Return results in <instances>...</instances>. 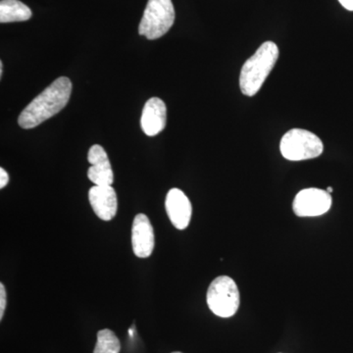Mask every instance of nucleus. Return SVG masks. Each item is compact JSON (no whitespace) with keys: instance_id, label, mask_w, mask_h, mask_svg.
I'll list each match as a JSON object with an SVG mask.
<instances>
[{"instance_id":"nucleus-1","label":"nucleus","mask_w":353,"mask_h":353,"mask_svg":"<svg viewBox=\"0 0 353 353\" xmlns=\"http://www.w3.org/2000/svg\"><path fill=\"white\" fill-rule=\"evenodd\" d=\"M72 83L66 77H60L39 94L20 114V127L32 129L59 113L68 103Z\"/></svg>"},{"instance_id":"nucleus-2","label":"nucleus","mask_w":353,"mask_h":353,"mask_svg":"<svg viewBox=\"0 0 353 353\" xmlns=\"http://www.w3.org/2000/svg\"><path fill=\"white\" fill-rule=\"evenodd\" d=\"M278 58L277 44L273 41L262 43L256 52L250 59L246 60L241 68L240 76L241 92L248 97L256 94L275 66Z\"/></svg>"},{"instance_id":"nucleus-3","label":"nucleus","mask_w":353,"mask_h":353,"mask_svg":"<svg viewBox=\"0 0 353 353\" xmlns=\"http://www.w3.org/2000/svg\"><path fill=\"white\" fill-rule=\"evenodd\" d=\"M175 22L172 0H148L139 26V34L148 39L163 37Z\"/></svg>"},{"instance_id":"nucleus-4","label":"nucleus","mask_w":353,"mask_h":353,"mask_svg":"<svg viewBox=\"0 0 353 353\" xmlns=\"http://www.w3.org/2000/svg\"><path fill=\"white\" fill-rule=\"evenodd\" d=\"M240 299L238 285L228 276L216 278L209 285L206 294L209 309L222 318L236 314L240 306Z\"/></svg>"},{"instance_id":"nucleus-5","label":"nucleus","mask_w":353,"mask_h":353,"mask_svg":"<svg viewBox=\"0 0 353 353\" xmlns=\"http://www.w3.org/2000/svg\"><path fill=\"white\" fill-rule=\"evenodd\" d=\"M280 150L285 159L301 161L320 157L324 146L321 139L313 132L303 129H292L283 137Z\"/></svg>"},{"instance_id":"nucleus-6","label":"nucleus","mask_w":353,"mask_h":353,"mask_svg":"<svg viewBox=\"0 0 353 353\" xmlns=\"http://www.w3.org/2000/svg\"><path fill=\"white\" fill-rule=\"evenodd\" d=\"M331 206V194L316 188L301 190L292 203L294 214L299 217H316L325 214Z\"/></svg>"},{"instance_id":"nucleus-7","label":"nucleus","mask_w":353,"mask_h":353,"mask_svg":"<svg viewBox=\"0 0 353 353\" xmlns=\"http://www.w3.org/2000/svg\"><path fill=\"white\" fill-rule=\"evenodd\" d=\"M132 246L139 259H148L154 250V231L150 220L143 213L137 215L132 222Z\"/></svg>"},{"instance_id":"nucleus-8","label":"nucleus","mask_w":353,"mask_h":353,"mask_svg":"<svg viewBox=\"0 0 353 353\" xmlns=\"http://www.w3.org/2000/svg\"><path fill=\"white\" fill-rule=\"evenodd\" d=\"M90 206L99 219L112 220L117 213V194L112 185H94L88 190Z\"/></svg>"},{"instance_id":"nucleus-9","label":"nucleus","mask_w":353,"mask_h":353,"mask_svg":"<svg viewBox=\"0 0 353 353\" xmlns=\"http://www.w3.org/2000/svg\"><path fill=\"white\" fill-rule=\"evenodd\" d=\"M165 208L174 227L178 230L187 229L192 218V208L190 199L182 190H169L165 201Z\"/></svg>"},{"instance_id":"nucleus-10","label":"nucleus","mask_w":353,"mask_h":353,"mask_svg":"<svg viewBox=\"0 0 353 353\" xmlns=\"http://www.w3.org/2000/svg\"><path fill=\"white\" fill-rule=\"evenodd\" d=\"M88 160L92 165L88 170V178L95 185H112V167L104 148L99 145H92L88 150Z\"/></svg>"},{"instance_id":"nucleus-11","label":"nucleus","mask_w":353,"mask_h":353,"mask_svg":"<svg viewBox=\"0 0 353 353\" xmlns=\"http://www.w3.org/2000/svg\"><path fill=\"white\" fill-rule=\"evenodd\" d=\"M167 108L164 101L152 97L146 101L141 118V127L148 137L157 136L166 126Z\"/></svg>"},{"instance_id":"nucleus-12","label":"nucleus","mask_w":353,"mask_h":353,"mask_svg":"<svg viewBox=\"0 0 353 353\" xmlns=\"http://www.w3.org/2000/svg\"><path fill=\"white\" fill-rule=\"evenodd\" d=\"M31 17V9L19 0H1L0 2V23L24 22Z\"/></svg>"},{"instance_id":"nucleus-13","label":"nucleus","mask_w":353,"mask_h":353,"mask_svg":"<svg viewBox=\"0 0 353 353\" xmlns=\"http://www.w3.org/2000/svg\"><path fill=\"white\" fill-rule=\"evenodd\" d=\"M120 350V341L114 332L109 329H103L97 333L94 353H119Z\"/></svg>"},{"instance_id":"nucleus-14","label":"nucleus","mask_w":353,"mask_h":353,"mask_svg":"<svg viewBox=\"0 0 353 353\" xmlns=\"http://www.w3.org/2000/svg\"><path fill=\"white\" fill-rule=\"evenodd\" d=\"M6 308V290L4 285L0 284V320L3 319Z\"/></svg>"},{"instance_id":"nucleus-15","label":"nucleus","mask_w":353,"mask_h":353,"mask_svg":"<svg viewBox=\"0 0 353 353\" xmlns=\"http://www.w3.org/2000/svg\"><path fill=\"white\" fill-rule=\"evenodd\" d=\"M9 182V176L3 168H0V189H3Z\"/></svg>"},{"instance_id":"nucleus-16","label":"nucleus","mask_w":353,"mask_h":353,"mask_svg":"<svg viewBox=\"0 0 353 353\" xmlns=\"http://www.w3.org/2000/svg\"><path fill=\"white\" fill-rule=\"evenodd\" d=\"M339 1L345 9L353 11V0H339Z\"/></svg>"},{"instance_id":"nucleus-17","label":"nucleus","mask_w":353,"mask_h":353,"mask_svg":"<svg viewBox=\"0 0 353 353\" xmlns=\"http://www.w3.org/2000/svg\"><path fill=\"white\" fill-rule=\"evenodd\" d=\"M2 74H3V63H2V61H0V76L2 77Z\"/></svg>"},{"instance_id":"nucleus-18","label":"nucleus","mask_w":353,"mask_h":353,"mask_svg":"<svg viewBox=\"0 0 353 353\" xmlns=\"http://www.w3.org/2000/svg\"><path fill=\"white\" fill-rule=\"evenodd\" d=\"M327 192H328L329 194H332V192H333V188L329 187L328 189H327Z\"/></svg>"},{"instance_id":"nucleus-19","label":"nucleus","mask_w":353,"mask_h":353,"mask_svg":"<svg viewBox=\"0 0 353 353\" xmlns=\"http://www.w3.org/2000/svg\"><path fill=\"white\" fill-rule=\"evenodd\" d=\"M172 353H182V352H172Z\"/></svg>"}]
</instances>
